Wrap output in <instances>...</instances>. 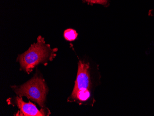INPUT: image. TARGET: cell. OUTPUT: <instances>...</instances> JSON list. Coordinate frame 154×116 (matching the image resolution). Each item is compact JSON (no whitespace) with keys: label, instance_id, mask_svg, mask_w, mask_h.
I'll use <instances>...</instances> for the list:
<instances>
[{"label":"cell","instance_id":"cell-1","mask_svg":"<svg viewBox=\"0 0 154 116\" xmlns=\"http://www.w3.org/2000/svg\"><path fill=\"white\" fill-rule=\"evenodd\" d=\"M48 45H46L44 39L39 36L37 43L32 45L27 51L19 56L21 67L29 71L40 62L45 59L51 52Z\"/></svg>","mask_w":154,"mask_h":116},{"label":"cell","instance_id":"cell-2","mask_svg":"<svg viewBox=\"0 0 154 116\" xmlns=\"http://www.w3.org/2000/svg\"><path fill=\"white\" fill-rule=\"evenodd\" d=\"M47 91L44 80L38 77L34 78L19 88L15 89V92L20 97L25 96L37 102L42 107L44 105Z\"/></svg>","mask_w":154,"mask_h":116},{"label":"cell","instance_id":"cell-3","mask_svg":"<svg viewBox=\"0 0 154 116\" xmlns=\"http://www.w3.org/2000/svg\"><path fill=\"white\" fill-rule=\"evenodd\" d=\"M89 66L80 61L79 64L78 71L75 81V86L72 94V97L75 99L77 92L79 90L89 89L91 83L88 73Z\"/></svg>","mask_w":154,"mask_h":116},{"label":"cell","instance_id":"cell-4","mask_svg":"<svg viewBox=\"0 0 154 116\" xmlns=\"http://www.w3.org/2000/svg\"><path fill=\"white\" fill-rule=\"evenodd\" d=\"M16 104L20 109L16 116H45L43 111L38 110L36 105L31 102L26 103L21 97L16 98Z\"/></svg>","mask_w":154,"mask_h":116},{"label":"cell","instance_id":"cell-5","mask_svg":"<svg viewBox=\"0 0 154 116\" xmlns=\"http://www.w3.org/2000/svg\"><path fill=\"white\" fill-rule=\"evenodd\" d=\"M64 36L66 40L72 41L77 39L78 33L77 32L73 29H68L65 31Z\"/></svg>","mask_w":154,"mask_h":116},{"label":"cell","instance_id":"cell-6","mask_svg":"<svg viewBox=\"0 0 154 116\" xmlns=\"http://www.w3.org/2000/svg\"><path fill=\"white\" fill-rule=\"evenodd\" d=\"M90 97V92L88 89L79 91L76 94L75 98L81 101H86Z\"/></svg>","mask_w":154,"mask_h":116},{"label":"cell","instance_id":"cell-7","mask_svg":"<svg viewBox=\"0 0 154 116\" xmlns=\"http://www.w3.org/2000/svg\"><path fill=\"white\" fill-rule=\"evenodd\" d=\"M84 2H87L88 4H99L107 6L109 4V0H82Z\"/></svg>","mask_w":154,"mask_h":116}]
</instances>
